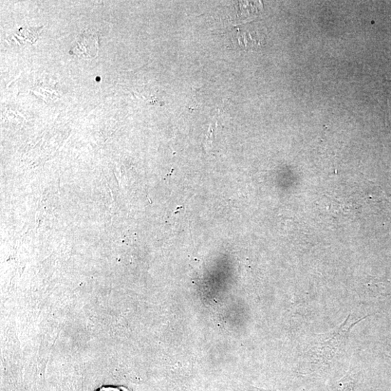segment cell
Masks as SVG:
<instances>
[{
  "mask_svg": "<svg viewBox=\"0 0 391 391\" xmlns=\"http://www.w3.org/2000/svg\"><path fill=\"white\" fill-rule=\"evenodd\" d=\"M95 391H129L125 387L116 385H103Z\"/></svg>",
  "mask_w": 391,
  "mask_h": 391,
  "instance_id": "cell-2",
  "label": "cell"
},
{
  "mask_svg": "<svg viewBox=\"0 0 391 391\" xmlns=\"http://www.w3.org/2000/svg\"><path fill=\"white\" fill-rule=\"evenodd\" d=\"M348 321L349 319L337 330L316 339L315 344L307 351L308 374H312L316 369L324 367L325 365L329 364L337 355V352L342 349L345 343L346 334L353 326L352 325L348 327Z\"/></svg>",
  "mask_w": 391,
  "mask_h": 391,
  "instance_id": "cell-1",
  "label": "cell"
}]
</instances>
